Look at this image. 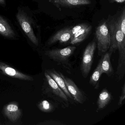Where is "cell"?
Masks as SVG:
<instances>
[{"mask_svg":"<svg viewBox=\"0 0 125 125\" xmlns=\"http://www.w3.org/2000/svg\"><path fill=\"white\" fill-rule=\"evenodd\" d=\"M125 99V83H124L122 87V91H121V94L119 98V100H118V106H120L122 104V103L124 100Z\"/></svg>","mask_w":125,"mask_h":125,"instance_id":"cell-21","label":"cell"},{"mask_svg":"<svg viewBox=\"0 0 125 125\" xmlns=\"http://www.w3.org/2000/svg\"><path fill=\"white\" fill-rule=\"evenodd\" d=\"M16 17L19 24L28 38L35 45L38 46V41L35 35L28 16L23 11L19 10Z\"/></svg>","mask_w":125,"mask_h":125,"instance_id":"cell-6","label":"cell"},{"mask_svg":"<svg viewBox=\"0 0 125 125\" xmlns=\"http://www.w3.org/2000/svg\"><path fill=\"white\" fill-rule=\"evenodd\" d=\"M95 34L98 54L102 56L108 51L111 43L106 20H104L99 23L96 29Z\"/></svg>","mask_w":125,"mask_h":125,"instance_id":"cell-4","label":"cell"},{"mask_svg":"<svg viewBox=\"0 0 125 125\" xmlns=\"http://www.w3.org/2000/svg\"><path fill=\"white\" fill-rule=\"evenodd\" d=\"M58 105L59 104L56 102L52 103L47 100H43L40 102L39 104V107L43 112L52 113L58 107Z\"/></svg>","mask_w":125,"mask_h":125,"instance_id":"cell-18","label":"cell"},{"mask_svg":"<svg viewBox=\"0 0 125 125\" xmlns=\"http://www.w3.org/2000/svg\"><path fill=\"white\" fill-rule=\"evenodd\" d=\"M91 29V25L87 24L85 27L77 31L71 38L70 43L75 44L82 42L88 36Z\"/></svg>","mask_w":125,"mask_h":125,"instance_id":"cell-13","label":"cell"},{"mask_svg":"<svg viewBox=\"0 0 125 125\" xmlns=\"http://www.w3.org/2000/svg\"><path fill=\"white\" fill-rule=\"evenodd\" d=\"M46 72L54 80L60 88L64 92L66 96L70 100H74L73 97L67 89L65 81L61 76L60 72L52 69L47 70Z\"/></svg>","mask_w":125,"mask_h":125,"instance_id":"cell-10","label":"cell"},{"mask_svg":"<svg viewBox=\"0 0 125 125\" xmlns=\"http://www.w3.org/2000/svg\"><path fill=\"white\" fill-rule=\"evenodd\" d=\"M71 32L72 29L70 28L59 31L49 39L47 45H52L57 42L60 43H67L70 41Z\"/></svg>","mask_w":125,"mask_h":125,"instance_id":"cell-8","label":"cell"},{"mask_svg":"<svg viewBox=\"0 0 125 125\" xmlns=\"http://www.w3.org/2000/svg\"><path fill=\"white\" fill-rule=\"evenodd\" d=\"M106 21L111 40L110 47L107 52L112 54L118 50L119 54L125 53V34L116 24L115 18L110 17Z\"/></svg>","mask_w":125,"mask_h":125,"instance_id":"cell-1","label":"cell"},{"mask_svg":"<svg viewBox=\"0 0 125 125\" xmlns=\"http://www.w3.org/2000/svg\"><path fill=\"white\" fill-rule=\"evenodd\" d=\"M102 72L100 62H99L97 67L94 71L90 78V84L94 87L95 89H98L99 87V80Z\"/></svg>","mask_w":125,"mask_h":125,"instance_id":"cell-17","label":"cell"},{"mask_svg":"<svg viewBox=\"0 0 125 125\" xmlns=\"http://www.w3.org/2000/svg\"><path fill=\"white\" fill-rule=\"evenodd\" d=\"M4 110L6 115L11 121L17 120L21 115V112L19 107L15 104H8L5 107Z\"/></svg>","mask_w":125,"mask_h":125,"instance_id":"cell-16","label":"cell"},{"mask_svg":"<svg viewBox=\"0 0 125 125\" xmlns=\"http://www.w3.org/2000/svg\"><path fill=\"white\" fill-rule=\"evenodd\" d=\"M0 70L5 74L12 77L25 80H33L31 77L20 73L14 69L1 62H0Z\"/></svg>","mask_w":125,"mask_h":125,"instance_id":"cell-14","label":"cell"},{"mask_svg":"<svg viewBox=\"0 0 125 125\" xmlns=\"http://www.w3.org/2000/svg\"><path fill=\"white\" fill-rule=\"evenodd\" d=\"M125 0H109L110 3H113L116 2L117 3H123L125 2Z\"/></svg>","mask_w":125,"mask_h":125,"instance_id":"cell-22","label":"cell"},{"mask_svg":"<svg viewBox=\"0 0 125 125\" xmlns=\"http://www.w3.org/2000/svg\"><path fill=\"white\" fill-rule=\"evenodd\" d=\"M0 34L9 38H14L15 32L6 20L0 16Z\"/></svg>","mask_w":125,"mask_h":125,"instance_id":"cell-15","label":"cell"},{"mask_svg":"<svg viewBox=\"0 0 125 125\" xmlns=\"http://www.w3.org/2000/svg\"><path fill=\"white\" fill-rule=\"evenodd\" d=\"M47 86L45 92L49 97L52 98L61 107L66 108L69 106V99L54 80L47 73H44Z\"/></svg>","mask_w":125,"mask_h":125,"instance_id":"cell-3","label":"cell"},{"mask_svg":"<svg viewBox=\"0 0 125 125\" xmlns=\"http://www.w3.org/2000/svg\"><path fill=\"white\" fill-rule=\"evenodd\" d=\"M112 98V96L111 93L106 88L103 89L98 97L96 112H98L104 109L110 103Z\"/></svg>","mask_w":125,"mask_h":125,"instance_id":"cell-12","label":"cell"},{"mask_svg":"<svg viewBox=\"0 0 125 125\" xmlns=\"http://www.w3.org/2000/svg\"><path fill=\"white\" fill-rule=\"evenodd\" d=\"M60 11L62 8H69L90 5V0H49Z\"/></svg>","mask_w":125,"mask_h":125,"instance_id":"cell-9","label":"cell"},{"mask_svg":"<svg viewBox=\"0 0 125 125\" xmlns=\"http://www.w3.org/2000/svg\"><path fill=\"white\" fill-rule=\"evenodd\" d=\"M96 47V42L95 41H93L88 43L83 52L80 70L84 78H86L88 76L91 70Z\"/></svg>","mask_w":125,"mask_h":125,"instance_id":"cell-5","label":"cell"},{"mask_svg":"<svg viewBox=\"0 0 125 125\" xmlns=\"http://www.w3.org/2000/svg\"><path fill=\"white\" fill-rule=\"evenodd\" d=\"M115 22L122 32L125 34V9L124 8L117 17L115 19Z\"/></svg>","mask_w":125,"mask_h":125,"instance_id":"cell-19","label":"cell"},{"mask_svg":"<svg viewBox=\"0 0 125 125\" xmlns=\"http://www.w3.org/2000/svg\"><path fill=\"white\" fill-rule=\"evenodd\" d=\"M61 76L65 81L67 89L74 101L80 104H83L87 100L85 94L80 89L76 83L71 78L60 72Z\"/></svg>","mask_w":125,"mask_h":125,"instance_id":"cell-7","label":"cell"},{"mask_svg":"<svg viewBox=\"0 0 125 125\" xmlns=\"http://www.w3.org/2000/svg\"><path fill=\"white\" fill-rule=\"evenodd\" d=\"M0 5H5V0H0Z\"/></svg>","mask_w":125,"mask_h":125,"instance_id":"cell-23","label":"cell"},{"mask_svg":"<svg viewBox=\"0 0 125 125\" xmlns=\"http://www.w3.org/2000/svg\"><path fill=\"white\" fill-rule=\"evenodd\" d=\"M87 24L83 23V24H79L77 25L76 26H74V27L72 29L71 35V38L75 34V33L78 31L79 30L82 28H83L84 27H85Z\"/></svg>","mask_w":125,"mask_h":125,"instance_id":"cell-20","label":"cell"},{"mask_svg":"<svg viewBox=\"0 0 125 125\" xmlns=\"http://www.w3.org/2000/svg\"><path fill=\"white\" fill-rule=\"evenodd\" d=\"M76 47L69 46L63 49H56L47 50L45 52V55L50 59L61 65L71 72L72 65L70 62V57L76 50Z\"/></svg>","mask_w":125,"mask_h":125,"instance_id":"cell-2","label":"cell"},{"mask_svg":"<svg viewBox=\"0 0 125 125\" xmlns=\"http://www.w3.org/2000/svg\"><path fill=\"white\" fill-rule=\"evenodd\" d=\"M111 54L107 52L102 55V58L99 61L102 73H105L108 76L111 77L114 73V71L111 63Z\"/></svg>","mask_w":125,"mask_h":125,"instance_id":"cell-11","label":"cell"}]
</instances>
